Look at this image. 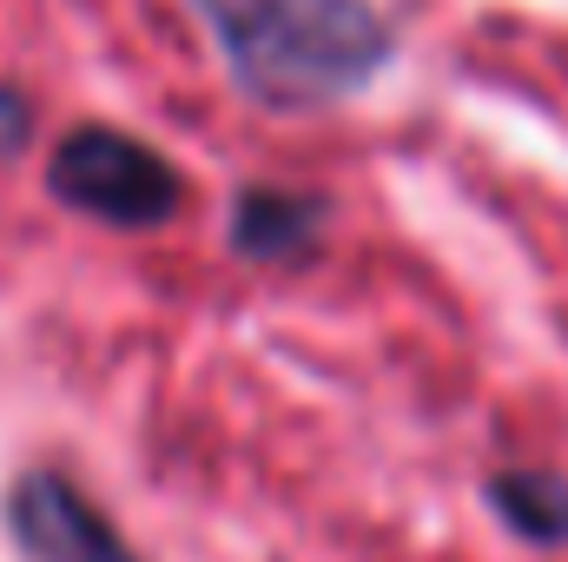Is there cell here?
Wrapping results in <instances>:
<instances>
[{
    "label": "cell",
    "instance_id": "cell-3",
    "mask_svg": "<svg viewBox=\"0 0 568 562\" xmlns=\"http://www.w3.org/2000/svg\"><path fill=\"white\" fill-rule=\"evenodd\" d=\"M7 536L33 562H140L126 536L93 510L87 490H73L60 470H27L7 490Z\"/></svg>",
    "mask_w": 568,
    "mask_h": 562
},
{
    "label": "cell",
    "instance_id": "cell-1",
    "mask_svg": "<svg viewBox=\"0 0 568 562\" xmlns=\"http://www.w3.org/2000/svg\"><path fill=\"white\" fill-rule=\"evenodd\" d=\"M225 67L252 100L317 107L357 93L390 60V27L371 0H199Z\"/></svg>",
    "mask_w": 568,
    "mask_h": 562
},
{
    "label": "cell",
    "instance_id": "cell-4",
    "mask_svg": "<svg viewBox=\"0 0 568 562\" xmlns=\"http://www.w3.org/2000/svg\"><path fill=\"white\" fill-rule=\"evenodd\" d=\"M331 205L317 192H291V185H245L225 232L245 259H297L324 239Z\"/></svg>",
    "mask_w": 568,
    "mask_h": 562
},
{
    "label": "cell",
    "instance_id": "cell-2",
    "mask_svg": "<svg viewBox=\"0 0 568 562\" xmlns=\"http://www.w3.org/2000/svg\"><path fill=\"white\" fill-rule=\"evenodd\" d=\"M47 185L73 212H87L100 225H120V232L165 225L179 212V192H185L179 172H172V159H159L145 140L113 133V127L67 133V140L53 145V159H47Z\"/></svg>",
    "mask_w": 568,
    "mask_h": 562
},
{
    "label": "cell",
    "instance_id": "cell-6",
    "mask_svg": "<svg viewBox=\"0 0 568 562\" xmlns=\"http://www.w3.org/2000/svg\"><path fill=\"white\" fill-rule=\"evenodd\" d=\"M27 133H33V107L13 87H0V159H13L27 145Z\"/></svg>",
    "mask_w": 568,
    "mask_h": 562
},
{
    "label": "cell",
    "instance_id": "cell-5",
    "mask_svg": "<svg viewBox=\"0 0 568 562\" xmlns=\"http://www.w3.org/2000/svg\"><path fill=\"white\" fill-rule=\"evenodd\" d=\"M489 503L509 516V530H523L529 543H568V483L562 476H529V470H503L489 483Z\"/></svg>",
    "mask_w": 568,
    "mask_h": 562
}]
</instances>
